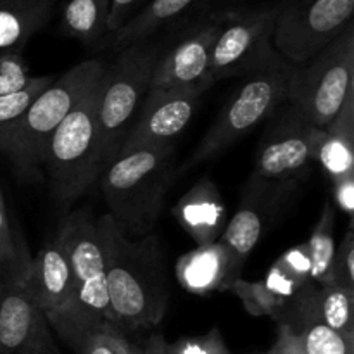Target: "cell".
Returning a JSON list of instances; mask_svg holds the SVG:
<instances>
[{"mask_svg": "<svg viewBox=\"0 0 354 354\" xmlns=\"http://www.w3.org/2000/svg\"><path fill=\"white\" fill-rule=\"evenodd\" d=\"M106 256L111 322L121 332L149 330L161 324L169 304L165 251L154 234L127 239L107 214L97 216Z\"/></svg>", "mask_w": 354, "mask_h": 354, "instance_id": "obj_1", "label": "cell"}, {"mask_svg": "<svg viewBox=\"0 0 354 354\" xmlns=\"http://www.w3.org/2000/svg\"><path fill=\"white\" fill-rule=\"evenodd\" d=\"M175 176V142L121 152L104 168L97 182L121 235L135 241L152 234Z\"/></svg>", "mask_w": 354, "mask_h": 354, "instance_id": "obj_2", "label": "cell"}, {"mask_svg": "<svg viewBox=\"0 0 354 354\" xmlns=\"http://www.w3.org/2000/svg\"><path fill=\"white\" fill-rule=\"evenodd\" d=\"M106 66L100 59H86L71 66L55 76L23 116L0 133V154L9 159L21 182L40 180L55 128L102 80Z\"/></svg>", "mask_w": 354, "mask_h": 354, "instance_id": "obj_3", "label": "cell"}, {"mask_svg": "<svg viewBox=\"0 0 354 354\" xmlns=\"http://www.w3.org/2000/svg\"><path fill=\"white\" fill-rule=\"evenodd\" d=\"M162 47L165 35H156L116 50L113 64L106 66L97 107V130L104 168L120 154L138 107L151 88L152 73L161 57Z\"/></svg>", "mask_w": 354, "mask_h": 354, "instance_id": "obj_4", "label": "cell"}, {"mask_svg": "<svg viewBox=\"0 0 354 354\" xmlns=\"http://www.w3.org/2000/svg\"><path fill=\"white\" fill-rule=\"evenodd\" d=\"M100 82L55 128L45 152L48 190L61 207L78 201L102 173L97 107Z\"/></svg>", "mask_w": 354, "mask_h": 354, "instance_id": "obj_5", "label": "cell"}, {"mask_svg": "<svg viewBox=\"0 0 354 354\" xmlns=\"http://www.w3.org/2000/svg\"><path fill=\"white\" fill-rule=\"evenodd\" d=\"M277 3L259 0L239 3L228 14L207 64L206 83L256 75L287 64L273 47Z\"/></svg>", "mask_w": 354, "mask_h": 354, "instance_id": "obj_6", "label": "cell"}, {"mask_svg": "<svg viewBox=\"0 0 354 354\" xmlns=\"http://www.w3.org/2000/svg\"><path fill=\"white\" fill-rule=\"evenodd\" d=\"M354 88V23L324 50L292 66L287 104L306 123L327 128Z\"/></svg>", "mask_w": 354, "mask_h": 354, "instance_id": "obj_7", "label": "cell"}, {"mask_svg": "<svg viewBox=\"0 0 354 354\" xmlns=\"http://www.w3.org/2000/svg\"><path fill=\"white\" fill-rule=\"evenodd\" d=\"M290 73L292 64L287 62L280 68L248 76L225 104L213 127L180 168V173L223 154L230 145L245 137L259 123L272 118L275 111L287 102Z\"/></svg>", "mask_w": 354, "mask_h": 354, "instance_id": "obj_8", "label": "cell"}, {"mask_svg": "<svg viewBox=\"0 0 354 354\" xmlns=\"http://www.w3.org/2000/svg\"><path fill=\"white\" fill-rule=\"evenodd\" d=\"M273 47L289 64L310 61L353 23L354 0H275Z\"/></svg>", "mask_w": 354, "mask_h": 354, "instance_id": "obj_9", "label": "cell"}, {"mask_svg": "<svg viewBox=\"0 0 354 354\" xmlns=\"http://www.w3.org/2000/svg\"><path fill=\"white\" fill-rule=\"evenodd\" d=\"M54 235L68 259L83 317L90 324H113L107 297L106 256L97 218L88 209L75 211L61 221Z\"/></svg>", "mask_w": 354, "mask_h": 354, "instance_id": "obj_10", "label": "cell"}, {"mask_svg": "<svg viewBox=\"0 0 354 354\" xmlns=\"http://www.w3.org/2000/svg\"><path fill=\"white\" fill-rule=\"evenodd\" d=\"M301 183H275L249 176L242 189L241 203L227 227L221 232L218 244L227 259V273L221 289L228 290L239 279L244 263L252 249L261 241L263 234L279 220L286 206H289Z\"/></svg>", "mask_w": 354, "mask_h": 354, "instance_id": "obj_11", "label": "cell"}, {"mask_svg": "<svg viewBox=\"0 0 354 354\" xmlns=\"http://www.w3.org/2000/svg\"><path fill=\"white\" fill-rule=\"evenodd\" d=\"M234 7L197 14L162 31L166 33L165 47L152 73L151 88H183L196 85L209 88L206 73L211 50Z\"/></svg>", "mask_w": 354, "mask_h": 354, "instance_id": "obj_12", "label": "cell"}, {"mask_svg": "<svg viewBox=\"0 0 354 354\" xmlns=\"http://www.w3.org/2000/svg\"><path fill=\"white\" fill-rule=\"evenodd\" d=\"M275 114L258 145L251 176L275 183H301L308 168L317 162L325 128L301 120L287 102Z\"/></svg>", "mask_w": 354, "mask_h": 354, "instance_id": "obj_13", "label": "cell"}, {"mask_svg": "<svg viewBox=\"0 0 354 354\" xmlns=\"http://www.w3.org/2000/svg\"><path fill=\"white\" fill-rule=\"evenodd\" d=\"M24 283L52 330L73 348L76 339L92 324L80 311L68 259L55 235L33 258L31 273Z\"/></svg>", "mask_w": 354, "mask_h": 354, "instance_id": "obj_14", "label": "cell"}, {"mask_svg": "<svg viewBox=\"0 0 354 354\" xmlns=\"http://www.w3.org/2000/svg\"><path fill=\"white\" fill-rule=\"evenodd\" d=\"M206 90L207 86L204 85L162 90L149 88L121 145L120 154L175 142V138L192 121L201 97Z\"/></svg>", "mask_w": 354, "mask_h": 354, "instance_id": "obj_15", "label": "cell"}, {"mask_svg": "<svg viewBox=\"0 0 354 354\" xmlns=\"http://www.w3.org/2000/svg\"><path fill=\"white\" fill-rule=\"evenodd\" d=\"M306 282H310V254L304 242L275 261L265 280L244 282L237 279L228 290H234L241 297L251 315L273 317L279 322Z\"/></svg>", "mask_w": 354, "mask_h": 354, "instance_id": "obj_16", "label": "cell"}, {"mask_svg": "<svg viewBox=\"0 0 354 354\" xmlns=\"http://www.w3.org/2000/svg\"><path fill=\"white\" fill-rule=\"evenodd\" d=\"M50 339V325L26 283L0 279V354H21Z\"/></svg>", "mask_w": 354, "mask_h": 354, "instance_id": "obj_17", "label": "cell"}, {"mask_svg": "<svg viewBox=\"0 0 354 354\" xmlns=\"http://www.w3.org/2000/svg\"><path fill=\"white\" fill-rule=\"evenodd\" d=\"M354 88L349 90L344 104L325 128V137L318 149L317 162L334 185L335 201L353 218L354 213Z\"/></svg>", "mask_w": 354, "mask_h": 354, "instance_id": "obj_18", "label": "cell"}, {"mask_svg": "<svg viewBox=\"0 0 354 354\" xmlns=\"http://www.w3.org/2000/svg\"><path fill=\"white\" fill-rule=\"evenodd\" d=\"M242 2L245 0H149L123 28L107 37L104 47L116 52L131 44L156 37L197 14L239 6Z\"/></svg>", "mask_w": 354, "mask_h": 354, "instance_id": "obj_19", "label": "cell"}, {"mask_svg": "<svg viewBox=\"0 0 354 354\" xmlns=\"http://www.w3.org/2000/svg\"><path fill=\"white\" fill-rule=\"evenodd\" d=\"M59 7V0H0V57L23 54Z\"/></svg>", "mask_w": 354, "mask_h": 354, "instance_id": "obj_20", "label": "cell"}, {"mask_svg": "<svg viewBox=\"0 0 354 354\" xmlns=\"http://www.w3.org/2000/svg\"><path fill=\"white\" fill-rule=\"evenodd\" d=\"M176 214L183 228L199 245L214 244L218 235H221L225 207L216 187L207 180H201L180 201Z\"/></svg>", "mask_w": 354, "mask_h": 354, "instance_id": "obj_21", "label": "cell"}, {"mask_svg": "<svg viewBox=\"0 0 354 354\" xmlns=\"http://www.w3.org/2000/svg\"><path fill=\"white\" fill-rule=\"evenodd\" d=\"M111 0H64L59 28L66 37L95 47L107 38Z\"/></svg>", "mask_w": 354, "mask_h": 354, "instance_id": "obj_22", "label": "cell"}, {"mask_svg": "<svg viewBox=\"0 0 354 354\" xmlns=\"http://www.w3.org/2000/svg\"><path fill=\"white\" fill-rule=\"evenodd\" d=\"M31 265L33 256L30 245L0 187V279L24 283L31 273Z\"/></svg>", "mask_w": 354, "mask_h": 354, "instance_id": "obj_23", "label": "cell"}, {"mask_svg": "<svg viewBox=\"0 0 354 354\" xmlns=\"http://www.w3.org/2000/svg\"><path fill=\"white\" fill-rule=\"evenodd\" d=\"M227 273V259L220 244L199 245L196 251L180 258L176 265V277L187 290L206 294L221 289Z\"/></svg>", "mask_w": 354, "mask_h": 354, "instance_id": "obj_24", "label": "cell"}, {"mask_svg": "<svg viewBox=\"0 0 354 354\" xmlns=\"http://www.w3.org/2000/svg\"><path fill=\"white\" fill-rule=\"evenodd\" d=\"M335 209L330 203L325 204L317 227L313 228L310 241L306 242L310 254V280L325 286L332 283V268L335 258Z\"/></svg>", "mask_w": 354, "mask_h": 354, "instance_id": "obj_25", "label": "cell"}, {"mask_svg": "<svg viewBox=\"0 0 354 354\" xmlns=\"http://www.w3.org/2000/svg\"><path fill=\"white\" fill-rule=\"evenodd\" d=\"M71 349L76 354H135L124 332L109 322L88 325Z\"/></svg>", "mask_w": 354, "mask_h": 354, "instance_id": "obj_26", "label": "cell"}, {"mask_svg": "<svg viewBox=\"0 0 354 354\" xmlns=\"http://www.w3.org/2000/svg\"><path fill=\"white\" fill-rule=\"evenodd\" d=\"M292 328L303 339L308 354H354V337L339 334L327 325L304 324Z\"/></svg>", "mask_w": 354, "mask_h": 354, "instance_id": "obj_27", "label": "cell"}, {"mask_svg": "<svg viewBox=\"0 0 354 354\" xmlns=\"http://www.w3.org/2000/svg\"><path fill=\"white\" fill-rule=\"evenodd\" d=\"M55 76H38L31 82L30 86H26L21 92L12 93V95L0 97V133L6 128H9L14 121L23 116L24 111L31 106L35 99L40 95L44 90L48 88Z\"/></svg>", "mask_w": 354, "mask_h": 354, "instance_id": "obj_28", "label": "cell"}, {"mask_svg": "<svg viewBox=\"0 0 354 354\" xmlns=\"http://www.w3.org/2000/svg\"><path fill=\"white\" fill-rule=\"evenodd\" d=\"M30 66L23 54H10L0 57V97L12 95L31 85Z\"/></svg>", "mask_w": 354, "mask_h": 354, "instance_id": "obj_29", "label": "cell"}, {"mask_svg": "<svg viewBox=\"0 0 354 354\" xmlns=\"http://www.w3.org/2000/svg\"><path fill=\"white\" fill-rule=\"evenodd\" d=\"M166 354H230L218 328L199 337H187L178 342H166Z\"/></svg>", "mask_w": 354, "mask_h": 354, "instance_id": "obj_30", "label": "cell"}, {"mask_svg": "<svg viewBox=\"0 0 354 354\" xmlns=\"http://www.w3.org/2000/svg\"><path fill=\"white\" fill-rule=\"evenodd\" d=\"M332 283L346 286L354 289V232L353 225L346 232L341 245L335 248L334 268H332Z\"/></svg>", "mask_w": 354, "mask_h": 354, "instance_id": "obj_31", "label": "cell"}, {"mask_svg": "<svg viewBox=\"0 0 354 354\" xmlns=\"http://www.w3.org/2000/svg\"><path fill=\"white\" fill-rule=\"evenodd\" d=\"M149 0H111L109 17H107V33H116L123 28ZM107 35V37H109ZM107 40V38H106Z\"/></svg>", "mask_w": 354, "mask_h": 354, "instance_id": "obj_32", "label": "cell"}, {"mask_svg": "<svg viewBox=\"0 0 354 354\" xmlns=\"http://www.w3.org/2000/svg\"><path fill=\"white\" fill-rule=\"evenodd\" d=\"M268 354H308L303 344L301 335L290 325L279 324L275 344L272 346Z\"/></svg>", "mask_w": 354, "mask_h": 354, "instance_id": "obj_33", "label": "cell"}, {"mask_svg": "<svg viewBox=\"0 0 354 354\" xmlns=\"http://www.w3.org/2000/svg\"><path fill=\"white\" fill-rule=\"evenodd\" d=\"M135 354H166V339L162 335L154 334L142 346H133Z\"/></svg>", "mask_w": 354, "mask_h": 354, "instance_id": "obj_34", "label": "cell"}, {"mask_svg": "<svg viewBox=\"0 0 354 354\" xmlns=\"http://www.w3.org/2000/svg\"><path fill=\"white\" fill-rule=\"evenodd\" d=\"M21 354H61V353H59V349L55 348L54 339H50V341L41 342V344L35 346V348L28 349V351H24Z\"/></svg>", "mask_w": 354, "mask_h": 354, "instance_id": "obj_35", "label": "cell"}]
</instances>
